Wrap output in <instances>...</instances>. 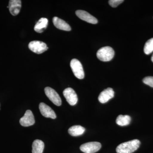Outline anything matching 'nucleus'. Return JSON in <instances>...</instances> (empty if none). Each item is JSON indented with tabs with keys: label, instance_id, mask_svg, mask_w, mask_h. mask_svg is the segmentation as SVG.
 <instances>
[{
	"label": "nucleus",
	"instance_id": "obj_1",
	"mask_svg": "<svg viewBox=\"0 0 153 153\" xmlns=\"http://www.w3.org/2000/svg\"><path fill=\"white\" fill-rule=\"evenodd\" d=\"M140 142L138 140H134L122 143L117 147V153H132L139 148Z\"/></svg>",
	"mask_w": 153,
	"mask_h": 153
},
{
	"label": "nucleus",
	"instance_id": "obj_2",
	"mask_svg": "<svg viewBox=\"0 0 153 153\" xmlns=\"http://www.w3.org/2000/svg\"><path fill=\"white\" fill-rule=\"evenodd\" d=\"M114 55V51L111 47H105L99 49L97 53L98 59L103 62L112 60Z\"/></svg>",
	"mask_w": 153,
	"mask_h": 153
},
{
	"label": "nucleus",
	"instance_id": "obj_3",
	"mask_svg": "<svg viewBox=\"0 0 153 153\" xmlns=\"http://www.w3.org/2000/svg\"><path fill=\"white\" fill-rule=\"evenodd\" d=\"M70 66L74 76L79 79L84 78L85 76L84 71L82 64L79 60L76 59H72L70 63Z\"/></svg>",
	"mask_w": 153,
	"mask_h": 153
},
{
	"label": "nucleus",
	"instance_id": "obj_4",
	"mask_svg": "<svg viewBox=\"0 0 153 153\" xmlns=\"http://www.w3.org/2000/svg\"><path fill=\"white\" fill-rule=\"evenodd\" d=\"M101 148L100 143L97 142H91L81 145L80 149L85 153H94L98 152Z\"/></svg>",
	"mask_w": 153,
	"mask_h": 153
},
{
	"label": "nucleus",
	"instance_id": "obj_5",
	"mask_svg": "<svg viewBox=\"0 0 153 153\" xmlns=\"http://www.w3.org/2000/svg\"><path fill=\"white\" fill-rule=\"evenodd\" d=\"M29 48L32 52L38 54H42L48 49L47 44L42 41H38L30 42Z\"/></svg>",
	"mask_w": 153,
	"mask_h": 153
},
{
	"label": "nucleus",
	"instance_id": "obj_6",
	"mask_svg": "<svg viewBox=\"0 0 153 153\" xmlns=\"http://www.w3.org/2000/svg\"><path fill=\"white\" fill-rule=\"evenodd\" d=\"M45 94L48 98L55 105L60 106L62 101L58 94L51 87H47L44 89Z\"/></svg>",
	"mask_w": 153,
	"mask_h": 153
},
{
	"label": "nucleus",
	"instance_id": "obj_7",
	"mask_svg": "<svg viewBox=\"0 0 153 153\" xmlns=\"http://www.w3.org/2000/svg\"><path fill=\"white\" fill-rule=\"evenodd\" d=\"M63 94L66 101L70 105H74L77 103L78 97L76 92L71 88H67L63 91Z\"/></svg>",
	"mask_w": 153,
	"mask_h": 153
},
{
	"label": "nucleus",
	"instance_id": "obj_8",
	"mask_svg": "<svg viewBox=\"0 0 153 153\" xmlns=\"http://www.w3.org/2000/svg\"><path fill=\"white\" fill-rule=\"evenodd\" d=\"M19 122L21 125L24 127L33 125L35 123V120L32 111L30 110H27L24 116L20 119Z\"/></svg>",
	"mask_w": 153,
	"mask_h": 153
},
{
	"label": "nucleus",
	"instance_id": "obj_9",
	"mask_svg": "<svg viewBox=\"0 0 153 153\" xmlns=\"http://www.w3.org/2000/svg\"><path fill=\"white\" fill-rule=\"evenodd\" d=\"M39 107L40 112L44 117L51 118L53 119L56 118L57 116L55 111L47 104L44 102H41L39 104Z\"/></svg>",
	"mask_w": 153,
	"mask_h": 153
},
{
	"label": "nucleus",
	"instance_id": "obj_10",
	"mask_svg": "<svg viewBox=\"0 0 153 153\" xmlns=\"http://www.w3.org/2000/svg\"><path fill=\"white\" fill-rule=\"evenodd\" d=\"M75 13L78 18L88 23L92 24H96L98 22V21L95 17H94L86 11L79 10L76 11Z\"/></svg>",
	"mask_w": 153,
	"mask_h": 153
},
{
	"label": "nucleus",
	"instance_id": "obj_11",
	"mask_svg": "<svg viewBox=\"0 0 153 153\" xmlns=\"http://www.w3.org/2000/svg\"><path fill=\"white\" fill-rule=\"evenodd\" d=\"M114 92L112 88H108L101 92L98 97V100L101 103H105L114 97Z\"/></svg>",
	"mask_w": 153,
	"mask_h": 153
},
{
	"label": "nucleus",
	"instance_id": "obj_12",
	"mask_svg": "<svg viewBox=\"0 0 153 153\" xmlns=\"http://www.w3.org/2000/svg\"><path fill=\"white\" fill-rule=\"evenodd\" d=\"M9 9L13 16H16L19 14L22 7V1L20 0H10L9 1Z\"/></svg>",
	"mask_w": 153,
	"mask_h": 153
},
{
	"label": "nucleus",
	"instance_id": "obj_13",
	"mask_svg": "<svg viewBox=\"0 0 153 153\" xmlns=\"http://www.w3.org/2000/svg\"><path fill=\"white\" fill-rule=\"evenodd\" d=\"M52 21L54 26L57 29L64 31H71V28L70 26L62 19H59L58 17H55L53 18Z\"/></svg>",
	"mask_w": 153,
	"mask_h": 153
},
{
	"label": "nucleus",
	"instance_id": "obj_14",
	"mask_svg": "<svg viewBox=\"0 0 153 153\" xmlns=\"http://www.w3.org/2000/svg\"><path fill=\"white\" fill-rule=\"evenodd\" d=\"M48 24V19L46 18H41L36 23L34 27V30L37 33H42L47 29Z\"/></svg>",
	"mask_w": 153,
	"mask_h": 153
},
{
	"label": "nucleus",
	"instance_id": "obj_15",
	"mask_svg": "<svg viewBox=\"0 0 153 153\" xmlns=\"http://www.w3.org/2000/svg\"><path fill=\"white\" fill-rule=\"evenodd\" d=\"M85 131V128L80 126H74L68 129V132L71 136L76 137L81 135Z\"/></svg>",
	"mask_w": 153,
	"mask_h": 153
},
{
	"label": "nucleus",
	"instance_id": "obj_16",
	"mask_svg": "<svg viewBox=\"0 0 153 153\" xmlns=\"http://www.w3.org/2000/svg\"><path fill=\"white\" fill-rule=\"evenodd\" d=\"M32 148V153H43L44 148V143L41 140H35L33 142Z\"/></svg>",
	"mask_w": 153,
	"mask_h": 153
},
{
	"label": "nucleus",
	"instance_id": "obj_17",
	"mask_svg": "<svg viewBox=\"0 0 153 153\" xmlns=\"http://www.w3.org/2000/svg\"><path fill=\"white\" fill-rule=\"evenodd\" d=\"M131 120V118L129 116L120 115L117 118L116 123L120 126H127L130 123Z\"/></svg>",
	"mask_w": 153,
	"mask_h": 153
},
{
	"label": "nucleus",
	"instance_id": "obj_18",
	"mask_svg": "<svg viewBox=\"0 0 153 153\" xmlns=\"http://www.w3.org/2000/svg\"><path fill=\"white\" fill-rule=\"evenodd\" d=\"M144 52L146 55H149L153 52V38L148 40L144 47Z\"/></svg>",
	"mask_w": 153,
	"mask_h": 153
},
{
	"label": "nucleus",
	"instance_id": "obj_19",
	"mask_svg": "<svg viewBox=\"0 0 153 153\" xmlns=\"http://www.w3.org/2000/svg\"><path fill=\"white\" fill-rule=\"evenodd\" d=\"M143 81L145 84L153 88V76H146L143 79Z\"/></svg>",
	"mask_w": 153,
	"mask_h": 153
},
{
	"label": "nucleus",
	"instance_id": "obj_20",
	"mask_svg": "<svg viewBox=\"0 0 153 153\" xmlns=\"http://www.w3.org/2000/svg\"><path fill=\"white\" fill-rule=\"evenodd\" d=\"M123 1V0H110L108 3L112 7H116Z\"/></svg>",
	"mask_w": 153,
	"mask_h": 153
},
{
	"label": "nucleus",
	"instance_id": "obj_21",
	"mask_svg": "<svg viewBox=\"0 0 153 153\" xmlns=\"http://www.w3.org/2000/svg\"><path fill=\"white\" fill-rule=\"evenodd\" d=\"M151 60H152V61L153 62V54L152 56V57H151Z\"/></svg>",
	"mask_w": 153,
	"mask_h": 153
}]
</instances>
